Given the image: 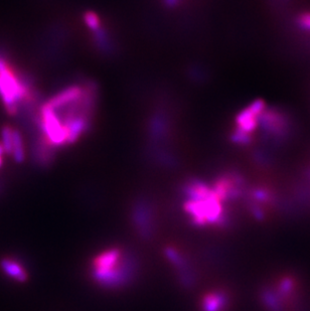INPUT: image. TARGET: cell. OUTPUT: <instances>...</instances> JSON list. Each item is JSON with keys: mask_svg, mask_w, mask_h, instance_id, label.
<instances>
[{"mask_svg": "<svg viewBox=\"0 0 310 311\" xmlns=\"http://www.w3.org/2000/svg\"><path fill=\"white\" fill-rule=\"evenodd\" d=\"M97 95L96 86L90 82L60 91L40 109L41 135L55 148L77 141L91 127Z\"/></svg>", "mask_w": 310, "mask_h": 311, "instance_id": "obj_1", "label": "cell"}, {"mask_svg": "<svg viewBox=\"0 0 310 311\" xmlns=\"http://www.w3.org/2000/svg\"><path fill=\"white\" fill-rule=\"evenodd\" d=\"M186 196L183 210L193 225L219 226L226 222L223 200L217 195L213 187L198 181L191 180L184 187Z\"/></svg>", "mask_w": 310, "mask_h": 311, "instance_id": "obj_2", "label": "cell"}, {"mask_svg": "<svg viewBox=\"0 0 310 311\" xmlns=\"http://www.w3.org/2000/svg\"><path fill=\"white\" fill-rule=\"evenodd\" d=\"M134 268V262L127 253L119 248H110L93 260L91 275L100 286L119 288L130 281Z\"/></svg>", "mask_w": 310, "mask_h": 311, "instance_id": "obj_3", "label": "cell"}, {"mask_svg": "<svg viewBox=\"0 0 310 311\" xmlns=\"http://www.w3.org/2000/svg\"><path fill=\"white\" fill-rule=\"evenodd\" d=\"M0 97L10 114H16L22 104L35 100L30 83L20 78L3 58H0Z\"/></svg>", "mask_w": 310, "mask_h": 311, "instance_id": "obj_4", "label": "cell"}, {"mask_svg": "<svg viewBox=\"0 0 310 311\" xmlns=\"http://www.w3.org/2000/svg\"><path fill=\"white\" fill-rule=\"evenodd\" d=\"M227 306V296L221 291L210 292L204 295L201 301L202 311H225Z\"/></svg>", "mask_w": 310, "mask_h": 311, "instance_id": "obj_5", "label": "cell"}, {"mask_svg": "<svg viewBox=\"0 0 310 311\" xmlns=\"http://www.w3.org/2000/svg\"><path fill=\"white\" fill-rule=\"evenodd\" d=\"M2 268L5 273H7L11 278L17 281L24 282L28 278L26 268L18 260L11 259V258L4 259L2 261Z\"/></svg>", "mask_w": 310, "mask_h": 311, "instance_id": "obj_6", "label": "cell"}, {"mask_svg": "<svg viewBox=\"0 0 310 311\" xmlns=\"http://www.w3.org/2000/svg\"><path fill=\"white\" fill-rule=\"evenodd\" d=\"M134 219L136 221V224L138 226L140 233H142L144 236H147L148 234H150V231L152 228L151 214L145 205H139L136 209V212L134 214Z\"/></svg>", "mask_w": 310, "mask_h": 311, "instance_id": "obj_7", "label": "cell"}, {"mask_svg": "<svg viewBox=\"0 0 310 311\" xmlns=\"http://www.w3.org/2000/svg\"><path fill=\"white\" fill-rule=\"evenodd\" d=\"M12 154L18 162H22L25 159V145L23 136L18 130L13 131V144H12Z\"/></svg>", "mask_w": 310, "mask_h": 311, "instance_id": "obj_8", "label": "cell"}, {"mask_svg": "<svg viewBox=\"0 0 310 311\" xmlns=\"http://www.w3.org/2000/svg\"><path fill=\"white\" fill-rule=\"evenodd\" d=\"M84 21H85V24L87 25V27H88L93 33L102 28L101 21H100L99 17H98L97 15L93 14V13H88V14H86L85 17H84Z\"/></svg>", "mask_w": 310, "mask_h": 311, "instance_id": "obj_9", "label": "cell"}, {"mask_svg": "<svg viewBox=\"0 0 310 311\" xmlns=\"http://www.w3.org/2000/svg\"><path fill=\"white\" fill-rule=\"evenodd\" d=\"M4 152H5L4 147H3L2 144H0V166H2V164H3V153Z\"/></svg>", "mask_w": 310, "mask_h": 311, "instance_id": "obj_10", "label": "cell"}]
</instances>
